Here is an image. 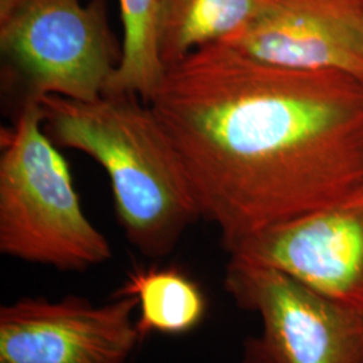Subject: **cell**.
I'll return each mask as SVG.
<instances>
[{
	"instance_id": "obj_1",
	"label": "cell",
	"mask_w": 363,
	"mask_h": 363,
	"mask_svg": "<svg viewBox=\"0 0 363 363\" xmlns=\"http://www.w3.org/2000/svg\"><path fill=\"white\" fill-rule=\"evenodd\" d=\"M148 104L225 250L363 191V81L216 43L167 66Z\"/></svg>"
},
{
	"instance_id": "obj_2",
	"label": "cell",
	"mask_w": 363,
	"mask_h": 363,
	"mask_svg": "<svg viewBox=\"0 0 363 363\" xmlns=\"http://www.w3.org/2000/svg\"><path fill=\"white\" fill-rule=\"evenodd\" d=\"M39 104L52 143L105 169L130 245L150 259L169 256L201 216L181 157L150 104L127 93L93 101L46 96Z\"/></svg>"
},
{
	"instance_id": "obj_3",
	"label": "cell",
	"mask_w": 363,
	"mask_h": 363,
	"mask_svg": "<svg viewBox=\"0 0 363 363\" xmlns=\"http://www.w3.org/2000/svg\"><path fill=\"white\" fill-rule=\"evenodd\" d=\"M0 252L9 257L85 272L112 247L85 216L65 159L43 130L40 104L25 105L1 130Z\"/></svg>"
},
{
	"instance_id": "obj_4",
	"label": "cell",
	"mask_w": 363,
	"mask_h": 363,
	"mask_svg": "<svg viewBox=\"0 0 363 363\" xmlns=\"http://www.w3.org/2000/svg\"><path fill=\"white\" fill-rule=\"evenodd\" d=\"M3 84L16 113L46 96L93 101L120 65L105 0H23L0 15Z\"/></svg>"
},
{
	"instance_id": "obj_5",
	"label": "cell",
	"mask_w": 363,
	"mask_h": 363,
	"mask_svg": "<svg viewBox=\"0 0 363 363\" xmlns=\"http://www.w3.org/2000/svg\"><path fill=\"white\" fill-rule=\"evenodd\" d=\"M223 286L259 316L240 363H363V310L340 304L277 269L230 259Z\"/></svg>"
},
{
	"instance_id": "obj_6",
	"label": "cell",
	"mask_w": 363,
	"mask_h": 363,
	"mask_svg": "<svg viewBox=\"0 0 363 363\" xmlns=\"http://www.w3.org/2000/svg\"><path fill=\"white\" fill-rule=\"evenodd\" d=\"M138 300L94 304L69 295L22 298L0 308V363H127L142 343Z\"/></svg>"
},
{
	"instance_id": "obj_7",
	"label": "cell",
	"mask_w": 363,
	"mask_h": 363,
	"mask_svg": "<svg viewBox=\"0 0 363 363\" xmlns=\"http://www.w3.org/2000/svg\"><path fill=\"white\" fill-rule=\"evenodd\" d=\"M286 273L340 304L363 310V191L253 234L226 250Z\"/></svg>"
},
{
	"instance_id": "obj_8",
	"label": "cell",
	"mask_w": 363,
	"mask_h": 363,
	"mask_svg": "<svg viewBox=\"0 0 363 363\" xmlns=\"http://www.w3.org/2000/svg\"><path fill=\"white\" fill-rule=\"evenodd\" d=\"M222 43L264 64L363 81V0H269Z\"/></svg>"
},
{
	"instance_id": "obj_9",
	"label": "cell",
	"mask_w": 363,
	"mask_h": 363,
	"mask_svg": "<svg viewBox=\"0 0 363 363\" xmlns=\"http://www.w3.org/2000/svg\"><path fill=\"white\" fill-rule=\"evenodd\" d=\"M269 0H159L157 48L164 67L222 43L257 18Z\"/></svg>"
},
{
	"instance_id": "obj_10",
	"label": "cell",
	"mask_w": 363,
	"mask_h": 363,
	"mask_svg": "<svg viewBox=\"0 0 363 363\" xmlns=\"http://www.w3.org/2000/svg\"><path fill=\"white\" fill-rule=\"evenodd\" d=\"M117 294L138 300V330L150 334L184 335L202 325L208 301L202 288L178 268L135 271Z\"/></svg>"
},
{
	"instance_id": "obj_11",
	"label": "cell",
	"mask_w": 363,
	"mask_h": 363,
	"mask_svg": "<svg viewBox=\"0 0 363 363\" xmlns=\"http://www.w3.org/2000/svg\"><path fill=\"white\" fill-rule=\"evenodd\" d=\"M124 27L123 57L104 93L151 99L164 76L159 48V0H118Z\"/></svg>"
}]
</instances>
